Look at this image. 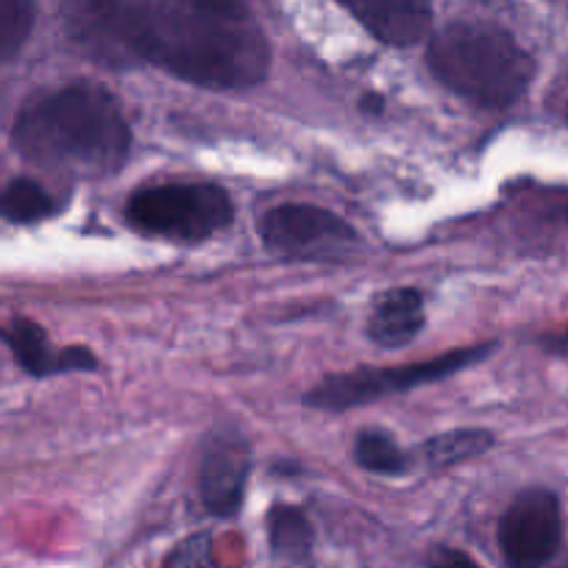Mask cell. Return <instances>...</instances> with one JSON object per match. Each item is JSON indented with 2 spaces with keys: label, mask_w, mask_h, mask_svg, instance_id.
<instances>
[{
  "label": "cell",
  "mask_w": 568,
  "mask_h": 568,
  "mask_svg": "<svg viewBox=\"0 0 568 568\" xmlns=\"http://www.w3.org/2000/svg\"><path fill=\"white\" fill-rule=\"evenodd\" d=\"M136 51L210 90H248L271 70V42L245 0H145Z\"/></svg>",
  "instance_id": "cell-1"
},
{
  "label": "cell",
  "mask_w": 568,
  "mask_h": 568,
  "mask_svg": "<svg viewBox=\"0 0 568 568\" xmlns=\"http://www.w3.org/2000/svg\"><path fill=\"white\" fill-rule=\"evenodd\" d=\"M23 160L75 176H112L129 156L131 131L112 92L70 84L26 103L14 120Z\"/></svg>",
  "instance_id": "cell-2"
},
{
  "label": "cell",
  "mask_w": 568,
  "mask_h": 568,
  "mask_svg": "<svg viewBox=\"0 0 568 568\" xmlns=\"http://www.w3.org/2000/svg\"><path fill=\"white\" fill-rule=\"evenodd\" d=\"M426 62L435 79L479 106L501 109L527 95L535 81L532 53L510 31L490 23H449L429 42Z\"/></svg>",
  "instance_id": "cell-3"
},
{
  "label": "cell",
  "mask_w": 568,
  "mask_h": 568,
  "mask_svg": "<svg viewBox=\"0 0 568 568\" xmlns=\"http://www.w3.org/2000/svg\"><path fill=\"white\" fill-rule=\"evenodd\" d=\"M129 223L145 234L173 240H204L229 226L234 210L215 184H160L129 201Z\"/></svg>",
  "instance_id": "cell-4"
},
{
  "label": "cell",
  "mask_w": 568,
  "mask_h": 568,
  "mask_svg": "<svg viewBox=\"0 0 568 568\" xmlns=\"http://www.w3.org/2000/svg\"><path fill=\"white\" fill-rule=\"evenodd\" d=\"M494 346H471L455 348L444 357L426 359V363L398 365V368H374V371H352V374L326 376L321 385L304 396V402L315 409H352L359 404L376 402L390 393L413 390V387L429 385V382L449 379L452 374L471 368L479 359H485Z\"/></svg>",
  "instance_id": "cell-5"
},
{
  "label": "cell",
  "mask_w": 568,
  "mask_h": 568,
  "mask_svg": "<svg viewBox=\"0 0 568 568\" xmlns=\"http://www.w3.org/2000/svg\"><path fill=\"white\" fill-rule=\"evenodd\" d=\"M145 0H64L62 20L70 40L106 68L140 62L136 31Z\"/></svg>",
  "instance_id": "cell-6"
},
{
  "label": "cell",
  "mask_w": 568,
  "mask_h": 568,
  "mask_svg": "<svg viewBox=\"0 0 568 568\" xmlns=\"http://www.w3.org/2000/svg\"><path fill=\"white\" fill-rule=\"evenodd\" d=\"M260 234L273 254L287 260H343L359 245L357 232L343 217L313 204H282L265 212Z\"/></svg>",
  "instance_id": "cell-7"
},
{
  "label": "cell",
  "mask_w": 568,
  "mask_h": 568,
  "mask_svg": "<svg viewBox=\"0 0 568 568\" xmlns=\"http://www.w3.org/2000/svg\"><path fill=\"white\" fill-rule=\"evenodd\" d=\"M562 538L560 501L551 490H524L499 524V546L510 568H544Z\"/></svg>",
  "instance_id": "cell-8"
},
{
  "label": "cell",
  "mask_w": 568,
  "mask_h": 568,
  "mask_svg": "<svg viewBox=\"0 0 568 568\" xmlns=\"http://www.w3.org/2000/svg\"><path fill=\"white\" fill-rule=\"evenodd\" d=\"M251 455L240 435L217 433L201 455V499L215 516H234L243 505Z\"/></svg>",
  "instance_id": "cell-9"
},
{
  "label": "cell",
  "mask_w": 568,
  "mask_h": 568,
  "mask_svg": "<svg viewBox=\"0 0 568 568\" xmlns=\"http://www.w3.org/2000/svg\"><path fill=\"white\" fill-rule=\"evenodd\" d=\"M368 34L393 48L424 40L433 26V0H337Z\"/></svg>",
  "instance_id": "cell-10"
},
{
  "label": "cell",
  "mask_w": 568,
  "mask_h": 568,
  "mask_svg": "<svg viewBox=\"0 0 568 568\" xmlns=\"http://www.w3.org/2000/svg\"><path fill=\"white\" fill-rule=\"evenodd\" d=\"M0 337L12 348L20 368L29 371L31 376H51L62 374V371L95 368V357L87 348H64V352H57L51 346V341H48L45 329L29 318L9 321L0 329Z\"/></svg>",
  "instance_id": "cell-11"
},
{
  "label": "cell",
  "mask_w": 568,
  "mask_h": 568,
  "mask_svg": "<svg viewBox=\"0 0 568 568\" xmlns=\"http://www.w3.org/2000/svg\"><path fill=\"white\" fill-rule=\"evenodd\" d=\"M424 298L413 287H396L376 298L368 335L382 348H402L424 329Z\"/></svg>",
  "instance_id": "cell-12"
},
{
  "label": "cell",
  "mask_w": 568,
  "mask_h": 568,
  "mask_svg": "<svg viewBox=\"0 0 568 568\" xmlns=\"http://www.w3.org/2000/svg\"><path fill=\"white\" fill-rule=\"evenodd\" d=\"M267 538L273 551L284 560H304L313 549V527L293 505H276L267 513Z\"/></svg>",
  "instance_id": "cell-13"
},
{
  "label": "cell",
  "mask_w": 568,
  "mask_h": 568,
  "mask_svg": "<svg viewBox=\"0 0 568 568\" xmlns=\"http://www.w3.org/2000/svg\"><path fill=\"white\" fill-rule=\"evenodd\" d=\"M57 212V201L34 179H14L0 187V217L9 223H37Z\"/></svg>",
  "instance_id": "cell-14"
},
{
  "label": "cell",
  "mask_w": 568,
  "mask_h": 568,
  "mask_svg": "<svg viewBox=\"0 0 568 568\" xmlns=\"http://www.w3.org/2000/svg\"><path fill=\"white\" fill-rule=\"evenodd\" d=\"M494 446V435L485 429H455V433L435 435L424 444L420 455L433 466H455V463L474 460Z\"/></svg>",
  "instance_id": "cell-15"
},
{
  "label": "cell",
  "mask_w": 568,
  "mask_h": 568,
  "mask_svg": "<svg viewBox=\"0 0 568 568\" xmlns=\"http://www.w3.org/2000/svg\"><path fill=\"white\" fill-rule=\"evenodd\" d=\"M354 457L365 471L382 474V477H396L409 468V457L396 446V440L376 429H365L357 435L354 444Z\"/></svg>",
  "instance_id": "cell-16"
},
{
  "label": "cell",
  "mask_w": 568,
  "mask_h": 568,
  "mask_svg": "<svg viewBox=\"0 0 568 568\" xmlns=\"http://www.w3.org/2000/svg\"><path fill=\"white\" fill-rule=\"evenodd\" d=\"M34 23V0H0V62H9L23 51Z\"/></svg>",
  "instance_id": "cell-17"
},
{
  "label": "cell",
  "mask_w": 568,
  "mask_h": 568,
  "mask_svg": "<svg viewBox=\"0 0 568 568\" xmlns=\"http://www.w3.org/2000/svg\"><path fill=\"white\" fill-rule=\"evenodd\" d=\"M168 568H221L210 535H193L173 549Z\"/></svg>",
  "instance_id": "cell-18"
},
{
  "label": "cell",
  "mask_w": 568,
  "mask_h": 568,
  "mask_svg": "<svg viewBox=\"0 0 568 568\" xmlns=\"http://www.w3.org/2000/svg\"><path fill=\"white\" fill-rule=\"evenodd\" d=\"M429 568H479L466 551L449 549V546H440L429 555Z\"/></svg>",
  "instance_id": "cell-19"
},
{
  "label": "cell",
  "mask_w": 568,
  "mask_h": 568,
  "mask_svg": "<svg viewBox=\"0 0 568 568\" xmlns=\"http://www.w3.org/2000/svg\"><path fill=\"white\" fill-rule=\"evenodd\" d=\"M540 348L546 354H555V357H568V326L566 329H557L551 335L540 337Z\"/></svg>",
  "instance_id": "cell-20"
},
{
  "label": "cell",
  "mask_w": 568,
  "mask_h": 568,
  "mask_svg": "<svg viewBox=\"0 0 568 568\" xmlns=\"http://www.w3.org/2000/svg\"><path fill=\"white\" fill-rule=\"evenodd\" d=\"M560 215H562V217H566V221H568V201H566V204H562V206H560Z\"/></svg>",
  "instance_id": "cell-21"
}]
</instances>
